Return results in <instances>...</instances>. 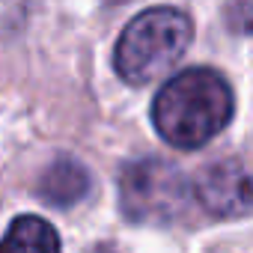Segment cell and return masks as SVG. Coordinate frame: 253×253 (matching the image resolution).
Masks as SVG:
<instances>
[{
  "label": "cell",
  "instance_id": "3",
  "mask_svg": "<svg viewBox=\"0 0 253 253\" xmlns=\"http://www.w3.org/2000/svg\"><path fill=\"white\" fill-rule=\"evenodd\" d=\"M197 188L191 179L170 161L143 158L125 164L119 176V206L134 223H176L188 214Z\"/></svg>",
  "mask_w": 253,
  "mask_h": 253
},
{
  "label": "cell",
  "instance_id": "1",
  "mask_svg": "<svg viewBox=\"0 0 253 253\" xmlns=\"http://www.w3.org/2000/svg\"><path fill=\"white\" fill-rule=\"evenodd\" d=\"M235 113L229 81L214 69H188L173 75L152 101L155 131L176 149H203Z\"/></svg>",
  "mask_w": 253,
  "mask_h": 253
},
{
  "label": "cell",
  "instance_id": "2",
  "mask_svg": "<svg viewBox=\"0 0 253 253\" xmlns=\"http://www.w3.org/2000/svg\"><path fill=\"white\" fill-rule=\"evenodd\" d=\"M194 39V21L176 6H152L134 15L116 39L113 69L131 84L146 86L167 75L188 51Z\"/></svg>",
  "mask_w": 253,
  "mask_h": 253
},
{
  "label": "cell",
  "instance_id": "5",
  "mask_svg": "<svg viewBox=\"0 0 253 253\" xmlns=\"http://www.w3.org/2000/svg\"><path fill=\"white\" fill-rule=\"evenodd\" d=\"M89 173L72 155H57L39 176V197L57 209H69L89 194Z\"/></svg>",
  "mask_w": 253,
  "mask_h": 253
},
{
  "label": "cell",
  "instance_id": "4",
  "mask_svg": "<svg viewBox=\"0 0 253 253\" xmlns=\"http://www.w3.org/2000/svg\"><path fill=\"white\" fill-rule=\"evenodd\" d=\"M197 200L217 217L253 214V164L241 158H223L209 164L197 176Z\"/></svg>",
  "mask_w": 253,
  "mask_h": 253
},
{
  "label": "cell",
  "instance_id": "6",
  "mask_svg": "<svg viewBox=\"0 0 253 253\" xmlns=\"http://www.w3.org/2000/svg\"><path fill=\"white\" fill-rule=\"evenodd\" d=\"M3 253H60V235L45 217L21 214L6 229Z\"/></svg>",
  "mask_w": 253,
  "mask_h": 253
}]
</instances>
